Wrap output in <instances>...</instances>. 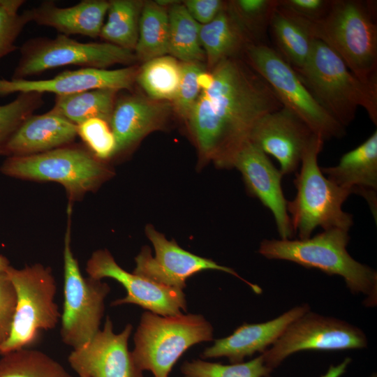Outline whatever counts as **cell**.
I'll list each match as a JSON object with an SVG mask.
<instances>
[{"mask_svg":"<svg viewBox=\"0 0 377 377\" xmlns=\"http://www.w3.org/2000/svg\"><path fill=\"white\" fill-rule=\"evenodd\" d=\"M205 68L201 63L182 62L181 77L172 106L179 117L184 121L197 101L200 89L197 83L198 75Z\"/></svg>","mask_w":377,"mask_h":377,"instance_id":"8d00e7d4","label":"cell"},{"mask_svg":"<svg viewBox=\"0 0 377 377\" xmlns=\"http://www.w3.org/2000/svg\"><path fill=\"white\" fill-rule=\"evenodd\" d=\"M23 0H6L0 5V59L17 49L15 41L30 22L26 11L18 12Z\"/></svg>","mask_w":377,"mask_h":377,"instance_id":"d590c367","label":"cell"},{"mask_svg":"<svg viewBox=\"0 0 377 377\" xmlns=\"http://www.w3.org/2000/svg\"><path fill=\"white\" fill-rule=\"evenodd\" d=\"M227 6L254 45H267L264 40L279 0H235Z\"/></svg>","mask_w":377,"mask_h":377,"instance_id":"1f68e13d","label":"cell"},{"mask_svg":"<svg viewBox=\"0 0 377 377\" xmlns=\"http://www.w3.org/2000/svg\"><path fill=\"white\" fill-rule=\"evenodd\" d=\"M332 0H279L281 6L311 22L318 21L327 13Z\"/></svg>","mask_w":377,"mask_h":377,"instance_id":"f35d334b","label":"cell"},{"mask_svg":"<svg viewBox=\"0 0 377 377\" xmlns=\"http://www.w3.org/2000/svg\"><path fill=\"white\" fill-rule=\"evenodd\" d=\"M232 168L242 174L249 193L269 209L282 239L295 235L281 187L283 175L258 146L249 140L237 154Z\"/></svg>","mask_w":377,"mask_h":377,"instance_id":"2e32d148","label":"cell"},{"mask_svg":"<svg viewBox=\"0 0 377 377\" xmlns=\"http://www.w3.org/2000/svg\"><path fill=\"white\" fill-rule=\"evenodd\" d=\"M367 346V337L357 327L309 311L290 323L272 346L261 355L265 364L273 370L300 351H335Z\"/></svg>","mask_w":377,"mask_h":377,"instance_id":"7c38bea8","label":"cell"},{"mask_svg":"<svg viewBox=\"0 0 377 377\" xmlns=\"http://www.w3.org/2000/svg\"><path fill=\"white\" fill-rule=\"evenodd\" d=\"M136 60L146 62L169 52V17L166 8L155 1L144 2L134 50Z\"/></svg>","mask_w":377,"mask_h":377,"instance_id":"4316f807","label":"cell"},{"mask_svg":"<svg viewBox=\"0 0 377 377\" xmlns=\"http://www.w3.org/2000/svg\"><path fill=\"white\" fill-rule=\"evenodd\" d=\"M314 135L299 117L282 107L257 121L249 140L266 154L274 157L284 175L297 171L303 153Z\"/></svg>","mask_w":377,"mask_h":377,"instance_id":"e0dca14e","label":"cell"},{"mask_svg":"<svg viewBox=\"0 0 377 377\" xmlns=\"http://www.w3.org/2000/svg\"><path fill=\"white\" fill-rule=\"evenodd\" d=\"M155 2L162 6V7H164V8H166V6H171L177 3H178V1H173V0H158V1H155Z\"/></svg>","mask_w":377,"mask_h":377,"instance_id":"ee69618b","label":"cell"},{"mask_svg":"<svg viewBox=\"0 0 377 377\" xmlns=\"http://www.w3.org/2000/svg\"><path fill=\"white\" fill-rule=\"evenodd\" d=\"M109 5V1L83 0L75 6L61 8L47 1L25 11L29 22L52 27L61 34L96 38L100 35Z\"/></svg>","mask_w":377,"mask_h":377,"instance_id":"603a6c76","label":"cell"},{"mask_svg":"<svg viewBox=\"0 0 377 377\" xmlns=\"http://www.w3.org/2000/svg\"><path fill=\"white\" fill-rule=\"evenodd\" d=\"M113 171L89 149L69 145L33 155L8 156L0 167V172L10 177L61 184L68 195V208L112 177Z\"/></svg>","mask_w":377,"mask_h":377,"instance_id":"8992f818","label":"cell"},{"mask_svg":"<svg viewBox=\"0 0 377 377\" xmlns=\"http://www.w3.org/2000/svg\"><path fill=\"white\" fill-rule=\"evenodd\" d=\"M77 126V135L94 156L103 161L113 158L116 140L109 123L101 119L93 118Z\"/></svg>","mask_w":377,"mask_h":377,"instance_id":"e575fe53","label":"cell"},{"mask_svg":"<svg viewBox=\"0 0 377 377\" xmlns=\"http://www.w3.org/2000/svg\"><path fill=\"white\" fill-rule=\"evenodd\" d=\"M269 30L276 47L274 49L293 68H301L309 57L316 40L310 21L279 3Z\"/></svg>","mask_w":377,"mask_h":377,"instance_id":"d4e9b609","label":"cell"},{"mask_svg":"<svg viewBox=\"0 0 377 377\" xmlns=\"http://www.w3.org/2000/svg\"><path fill=\"white\" fill-rule=\"evenodd\" d=\"M138 71V67L134 65L116 70L82 68L62 72L47 80L0 79V96L16 92L54 93L57 96L94 89H131Z\"/></svg>","mask_w":377,"mask_h":377,"instance_id":"ac0fdd59","label":"cell"},{"mask_svg":"<svg viewBox=\"0 0 377 377\" xmlns=\"http://www.w3.org/2000/svg\"><path fill=\"white\" fill-rule=\"evenodd\" d=\"M133 327L127 324L122 332H113L107 317L103 328L81 347L73 349L68 357L71 368L79 376L143 377L135 363L128 342Z\"/></svg>","mask_w":377,"mask_h":377,"instance_id":"9a60e30c","label":"cell"},{"mask_svg":"<svg viewBox=\"0 0 377 377\" xmlns=\"http://www.w3.org/2000/svg\"><path fill=\"white\" fill-rule=\"evenodd\" d=\"M89 277L101 280L110 278L120 283L126 295L114 300L111 306L134 304L161 316H175L186 311V300L182 290L165 286L121 267L107 249L95 251L87 262Z\"/></svg>","mask_w":377,"mask_h":377,"instance_id":"5bb4252c","label":"cell"},{"mask_svg":"<svg viewBox=\"0 0 377 377\" xmlns=\"http://www.w3.org/2000/svg\"><path fill=\"white\" fill-rule=\"evenodd\" d=\"M117 91L111 89H94L57 95L54 105L50 111L76 125L93 118L101 119L110 124Z\"/></svg>","mask_w":377,"mask_h":377,"instance_id":"484cf974","label":"cell"},{"mask_svg":"<svg viewBox=\"0 0 377 377\" xmlns=\"http://www.w3.org/2000/svg\"><path fill=\"white\" fill-rule=\"evenodd\" d=\"M370 377H377V376H376V374H372Z\"/></svg>","mask_w":377,"mask_h":377,"instance_id":"bcb514c9","label":"cell"},{"mask_svg":"<svg viewBox=\"0 0 377 377\" xmlns=\"http://www.w3.org/2000/svg\"><path fill=\"white\" fill-rule=\"evenodd\" d=\"M77 136V126L50 111L29 116L8 142L3 155L22 156L69 145Z\"/></svg>","mask_w":377,"mask_h":377,"instance_id":"7402d4cb","label":"cell"},{"mask_svg":"<svg viewBox=\"0 0 377 377\" xmlns=\"http://www.w3.org/2000/svg\"><path fill=\"white\" fill-rule=\"evenodd\" d=\"M6 273L17 295L16 309L10 333L0 346V355L27 348L40 330L55 328L61 313L55 302L57 285L50 267L36 263Z\"/></svg>","mask_w":377,"mask_h":377,"instance_id":"ba28073f","label":"cell"},{"mask_svg":"<svg viewBox=\"0 0 377 377\" xmlns=\"http://www.w3.org/2000/svg\"><path fill=\"white\" fill-rule=\"evenodd\" d=\"M10 266L9 260L4 256L0 254V273L6 272Z\"/></svg>","mask_w":377,"mask_h":377,"instance_id":"7bdbcfd3","label":"cell"},{"mask_svg":"<svg viewBox=\"0 0 377 377\" xmlns=\"http://www.w3.org/2000/svg\"><path fill=\"white\" fill-rule=\"evenodd\" d=\"M171 105L139 95L116 99L110 126L116 140L114 156L131 151L144 138L163 127Z\"/></svg>","mask_w":377,"mask_h":377,"instance_id":"d6986e66","label":"cell"},{"mask_svg":"<svg viewBox=\"0 0 377 377\" xmlns=\"http://www.w3.org/2000/svg\"><path fill=\"white\" fill-rule=\"evenodd\" d=\"M349 240L348 230L332 228L304 239H264L258 253L269 260L290 261L328 275H339L351 293L367 296V306H376L377 272L352 258L347 251Z\"/></svg>","mask_w":377,"mask_h":377,"instance_id":"7a4b0ae2","label":"cell"},{"mask_svg":"<svg viewBox=\"0 0 377 377\" xmlns=\"http://www.w3.org/2000/svg\"><path fill=\"white\" fill-rule=\"evenodd\" d=\"M200 41L209 69L223 59L239 58L254 45L227 4L213 20L201 24Z\"/></svg>","mask_w":377,"mask_h":377,"instance_id":"cb8c5ba5","label":"cell"},{"mask_svg":"<svg viewBox=\"0 0 377 377\" xmlns=\"http://www.w3.org/2000/svg\"><path fill=\"white\" fill-rule=\"evenodd\" d=\"M324 142L315 135L305 149L300 170L294 179L296 195L287 202L293 229L300 239L309 238L318 227L348 231L353 225V215L342 209L350 191L329 180L318 165Z\"/></svg>","mask_w":377,"mask_h":377,"instance_id":"5b68a950","label":"cell"},{"mask_svg":"<svg viewBox=\"0 0 377 377\" xmlns=\"http://www.w3.org/2000/svg\"><path fill=\"white\" fill-rule=\"evenodd\" d=\"M181 371L184 377H269L273 370L260 355L246 362L228 365L200 360L185 362Z\"/></svg>","mask_w":377,"mask_h":377,"instance_id":"d6a6232c","label":"cell"},{"mask_svg":"<svg viewBox=\"0 0 377 377\" xmlns=\"http://www.w3.org/2000/svg\"><path fill=\"white\" fill-rule=\"evenodd\" d=\"M210 71L213 83L200 91L186 122L199 168L212 162L232 168L257 121L282 105L267 82L240 58L223 59Z\"/></svg>","mask_w":377,"mask_h":377,"instance_id":"6da1fadb","label":"cell"},{"mask_svg":"<svg viewBox=\"0 0 377 377\" xmlns=\"http://www.w3.org/2000/svg\"><path fill=\"white\" fill-rule=\"evenodd\" d=\"M315 39L324 43L360 80L377 84L376 1L332 0L326 15L310 21Z\"/></svg>","mask_w":377,"mask_h":377,"instance_id":"3957f363","label":"cell"},{"mask_svg":"<svg viewBox=\"0 0 377 377\" xmlns=\"http://www.w3.org/2000/svg\"><path fill=\"white\" fill-rule=\"evenodd\" d=\"M108 19L99 36L106 43L134 52L144 4L138 0L109 1Z\"/></svg>","mask_w":377,"mask_h":377,"instance_id":"f1b7e54d","label":"cell"},{"mask_svg":"<svg viewBox=\"0 0 377 377\" xmlns=\"http://www.w3.org/2000/svg\"><path fill=\"white\" fill-rule=\"evenodd\" d=\"M309 311V305L304 304L265 323H244L230 336L215 340L211 347L205 350L202 357H226L232 364L242 362L246 357L265 351L290 323Z\"/></svg>","mask_w":377,"mask_h":377,"instance_id":"ffe728a7","label":"cell"},{"mask_svg":"<svg viewBox=\"0 0 377 377\" xmlns=\"http://www.w3.org/2000/svg\"><path fill=\"white\" fill-rule=\"evenodd\" d=\"M0 377H73L46 353L23 348L1 355Z\"/></svg>","mask_w":377,"mask_h":377,"instance_id":"4dcf8cb0","label":"cell"},{"mask_svg":"<svg viewBox=\"0 0 377 377\" xmlns=\"http://www.w3.org/2000/svg\"><path fill=\"white\" fill-rule=\"evenodd\" d=\"M334 184L348 189L367 202L377 220V131L356 148L346 152L337 165L320 168Z\"/></svg>","mask_w":377,"mask_h":377,"instance_id":"44dd1931","label":"cell"},{"mask_svg":"<svg viewBox=\"0 0 377 377\" xmlns=\"http://www.w3.org/2000/svg\"><path fill=\"white\" fill-rule=\"evenodd\" d=\"M64 246V304L61 313V337L73 349L82 346L100 330L105 300L110 291L107 283L82 274L71 249V216Z\"/></svg>","mask_w":377,"mask_h":377,"instance_id":"30bf717a","label":"cell"},{"mask_svg":"<svg viewBox=\"0 0 377 377\" xmlns=\"http://www.w3.org/2000/svg\"><path fill=\"white\" fill-rule=\"evenodd\" d=\"M295 71L318 103L343 127L353 121L359 107L377 124V84L357 78L322 41L315 40L306 62Z\"/></svg>","mask_w":377,"mask_h":377,"instance_id":"277c9868","label":"cell"},{"mask_svg":"<svg viewBox=\"0 0 377 377\" xmlns=\"http://www.w3.org/2000/svg\"><path fill=\"white\" fill-rule=\"evenodd\" d=\"M6 0H0V5L3 3L5 2Z\"/></svg>","mask_w":377,"mask_h":377,"instance_id":"f6af8a7d","label":"cell"},{"mask_svg":"<svg viewBox=\"0 0 377 377\" xmlns=\"http://www.w3.org/2000/svg\"><path fill=\"white\" fill-rule=\"evenodd\" d=\"M183 4L196 22L205 24L213 20L227 3L221 0H186Z\"/></svg>","mask_w":377,"mask_h":377,"instance_id":"ab89813d","label":"cell"},{"mask_svg":"<svg viewBox=\"0 0 377 377\" xmlns=\"http://www.w3.org/2000/svg\"><path fill=\"white\" fill-rule=\"evenodd\" d=\"M20 50V59L11 78L13 80L27 79L68 65L105 69L116 64L131 65L136 61L133 51L106 42L80 43L61 34L53 39H31Z\"/></svg>","mask_w":377,"mask_h":377,"instance_id":"8fae6325","label":"cell"},{"mask_svg":"<svg viewBox=\"0 0 377 377\" xmlns=\"http://www.w3.org/2000/svg\"><path fill=\"white\" fill-rule=\"evenodd\" d=\"M213 80L214 77L211 71H206L205 70L201 71L197 76V83L200 91L209 89Z\"/></svg>","mask_w":377,"mask_h":377,"instance_id":"b9f144b4","label":"cell"},{"mask_svg":"<svg viewBox=\"0 0 377 377\" xmlns=\"http://www.w3.org/2000/svg\"><path fill=\"white\" fill-rule=\"evenodd\" d=\"M182 62L170 55H163L144 62L138 68L135 82L148 98L172 101L181 77Z\"/></svg>","mask_w":377,"mask_h":377,"instance_id":"f546056e","label":"cell"},{"mask_svg":"<svg viewBox=\"0 0 377 377\" xmlns=\"http://www.w3.org/2000/svg\"><path fill=\"white\" fill-rule=\"evenodd\" d=\"M79 377H88V376H79Z\"/></svg>","mask_w":377,"mask_h":377,"instance_id":"7dc6e473","label":"cell"},{"mask_svg":"<svg viewBox=\"0 0 377 377\" xmlns=\"http://www.w3.org/2000/svg\"><path fill=\"white\" fill-rule=\"evenodd\" d=\"M351 362L350 357H346L338 365H330L327 371L320 377H340L346 371V369Z\"/></svg>","mask_w":377,"mask_h":377,"instance_id":"60d3db41","label":"cell"},{"mask_svg":"<svg viewBox=\"0 0 377 377\" xmlns=\"http://www.w3.org/2000/svg\"><path fill=\"white\" fill-rule=\"evenodd\" d=\"M17 295L6 272L0 273V346L8 338L16 309Z\"/></svg>","mask_w":377,"mask_h":377,"instance_id":"74e56055","label":"cell"},{"mask_svg":"<svg viewBox=\"0 0 377 377\" xmlns=\"http://www.w3.org/2000/svg\"><path fill=\"white\" fill-rule=\"evenodd\" d=\"M133 339L132 354L139 368L154 377H168L186 350L213 339V327L199 314L163 316L145 311Z\"/></svg>","mask_w":377,"mask_h":377,"instance_id":"52a82bcc","label":"cell"},{"mask_svg":"<svg viewBox=\"0 0 377 377\" xmlns=\"http://www.w3.org/2000/svg\"><path fill=\"white\" fill-rule=\"evenodd\" d=\"M168 54L181 62L206 61L200 41L201 24L187 11L183 3H177L170 7Z\"/></svg>","mask_w":377,"mask_h":377,"instance_id":"83f0119b","label":"cell"},{"mask_svg":"<svg viewBox=\"0 0 377 377\" xmlns=\"http://www.w3.org/2000/svg\"><path fill=\"white\" fill-rule=\"evenodd\" d=\"M145 234L154 246L155 256H152L147 246H143L135 258L133 274L165 286L183 290L186 279L191 276L203 270H219L242 280L256 293H262L260 287L243 279L232 268L183 249L174 239H167L151 224L145 227Z\"/></svg>","mask_w":377,"mask_h":377,"instance_id":"4fadbf2b","label":"cell"},{"mask_svg":"<svg viewBox=\"0 0 377 377\" xmlns=\"http://www.w3.org/2000/svg\"><path fill=\"white\" fill-rule=\"evenodd\" d=\"M43 94L20 93L11 102L0 105V155L16 130L43 104Z\"/></svg>","mask_w":377,"mask_h":377,"instance_id":"836d02e7","label":"cell"},{"mask_svg":"<svg viewBox=\"0 0 377 377\" xmlns=\"http://www.w3.org/2000/svg\"><path fill=\"white\" fill-rule=\"evenodd\" d=\"M245 61L269 85L284 107L299 117L324 141L341 138L346 128L315 100L295 69L268 45H251Z\"/></svg>","mask_w":377,"mask_h":377,"instance_id":"9c48e42d","label":"cell"}]
</instances>
